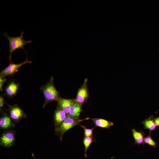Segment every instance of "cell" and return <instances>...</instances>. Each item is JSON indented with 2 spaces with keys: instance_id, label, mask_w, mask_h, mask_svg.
<instances>
[{
  "instance_id": "6da1fadb",
  "label": "cell",
  "mask_w": 159,
  "mask_h": 159,
  "mask_svg": "<svg viewBox=\"0 0 159 159\" xmlns=\"http://www.w3.org/2000/svg\"><path fill=\"white\" fill-rule=\"evenodd\" d=\"M45 99L43 107L48 103L54 101H58L61 97L59 92L56 90L54 84V78L52 76L48 82L40 88Z\"/></svg>"
},
{
  "instance_id": "7a4b0ae2",
  "label": "cell",
  "mask_w": 159,
  "mask_h": 159,
  "mask_svg": "<svg viewBox=\"0 0 159 159\" xmlns=\"http://www.w3.org/2000/svg\"><path fill=\"white\" fill-rule=\"evenodd\" d=\"M24 33L23 32H22L19 36L12 37L9 35L6 32H4L3 36L7 38L9 42V59L10 61L11 60L12 54L15 50L19 49L24 50V47L25 45L32 42V40H25L23 38Z\"/></svg>"
},
{
  "instance_id": "3957f363",
  "label": "cell",
  "mask_w": 159,
  "mask_h": 159,
  "mask_svg": "<svg viewBox=\"0 0 159 159\" xmlns=\"http://www.w3.org/2000/svg\"><path fill=\"white\" fill-rule=\"evenodd\" d=\"M85 120L81 119L79 117L67 116L61 125L55 129V134L57 135L62 141V137L67 130L74 127L80 125V123Z\"/></svg>"
},
{
  "instance_id": "277c9868",
  "label": "cell",
  "mask_w": 159,
  "mask_h": 159,
  "mask_svg": "<svg viewBox=\"0 0 159 159\" xmlns=\"http://www.w3.org/2000/svg\"><path fill=\"white\" fill-rule=\"evenodd\" d=\"M88 79L86 78L81 87L78 90L75 101L82 106L83 104L87 102L89 97V94L87 87Z\"/></svg>"
},
{
  "instance_id": "5b68a950",
  "label": "cell",
  "mask_w": 159,
  "mask_h": 159,
  "mask_svg": "<svg viewBox=\"0 0 159 159\" xmlns=\"http://www.w3.org/2000/svg\"><path fill=\"white\" fill-rule=\"evenodd\" d=\"M32 63V62L29 61L27 57L25 61L22 63L19 64L13 63L11 60L9 65L1 71L0 75V76L5 77L13 75L17 72L19 68L23 65L28 63Z\"/></svg>"
},
{
  "instance_id": "8992f818",
  "label": "cell",
  "mask_w": 159,
  "mask_h": 159,
  "mask_svg": "<svg viewBox=\"0 0 159 159\" xmlns=\"http://www.w3.org/2000/svg\"><path fill=\"white\" fill-rule=\"evenodd\" d=\"M15 140V134L13 131H6L1 136L0 144L5 147H10L13 145Z\"/></svg>"
},
{
  "instance_id": "52a82bcc",
  "label": "cell",
  "mask_w": 159,
  "mask_h": 159,
  "mask_svg": "<svg viewBox=\"0 0 159 159\" xmlns=\"http://www.w3.org/2000/svg\"><path fill=\"white\" fill-rule=\"evenodd\" d=\"M63 110L58 104L54 115V122L55 129L58 128L67 117Z\"/></svg>"
},
{
  "instance_id": "ba28073f",
  "label": "cell",
  "mask_w": 159,
  "mask_h": 159,
  "mask_svg": "<svg viewBox=\"0 0 159 159\" xmlns=\"http://www.w3.org/2000/svg\"><path fill=\"white\" fill-rule=\"evenodd\" d=\"M9 106L10 117L12 120L18 121L23 118L26 117L23 111L17 105Z\"/></svg>"
},
{
  "instance_id": "9c48e42d",
  "label": "cell",
  "mask_w": 159,
  "mask_h": 159,
  "mask_svg": "<svg viewBox=\"0 0 159 159\" xmlns=\"http://www.w3.org/2000/svg\"><path fill=\"white\" fill-rule=\"evenodd\" d=\"M57 102L58 104L65 112L67 116L74 102V99H65L61 97Z\"/></svg>"
},
{
  "instance_id": "30bf717a",
  "label": "cell",
  "mask_w": 159,
  "mask_h": 159,
  "mask_svg": "<svg viewBox=\"0 0 159 159\" xmlns=\"http://www.w3.org/2000/svg\"><path fill=\"white\" fill-rule=\"evenodd\" d=\"M91 119L96 127L109 129L114 125L112 122L103 119L97 118Z\"/></svg>"
},
{
  "instance_id": "8fae6325",
  "label": "cell",
  "mask_w": 159,
  "mask_h": 159,
  "mask_svg": "<svg viewBox=\"0 0 159 159\" xmlns=\"http://www.w3.org/2000/svg\"><path fill=\"white\" fill-rule=\"evenodd\" d=\"M132 135L135 140L134 144L142 145H144V140L145 134L144 132L140 131H138L135 128L131 130Z\"/></svg>"
},
{
  "instance_id": "7c38bea8",
  "label": "cell",
  "mask_w": 159,
  "mask_h": 159,
  "mask_svg": "<svg viewBox=\"0 0 159 159\" xmlns=\"http://www.w3.org/2000/svg\"><path fill=\"white\" fill-rule=\"evenodd\" d=\"M19 87L18 84L13 81L10 82L6 88V95L9 97L15 96L17 92Z\"/></svg>"
},
{
  "instance_id": "4fadbf2b",
  "label": "cell",
  "mask_w": 159,
  "mask_h": 159,
  "mask_svg": "<svg viewBox=\"0 0 159 159\" xmlns=\"http://www.w3.org/2000/svg\"><path fill=\"white\" fill-rule=\"evenodd\" d=\"M82 106L76 102L74 100V102L71 107L67 116L79 117L81 112L82 111Z\"/></svg>"
},
{
  "instance_id": "5bb4252c",
  "label": "cell",
  "mask_w": 159,
  "mask_h": 159,
  "mask_svg": "<svg viewBox=\"0 0 159 159\" xmlns=\"http://www.w3.org/2000/svg\"><path fill=\"white\" fill-rule=\"evenodd\" d=\"M154 118L153 116L151 115L142 122L144 129H148L150 132L155 130L157 126L155 124Z\"/></svg>"
},
{
  "instance_id": "9a60e30c",
  "label": "cell",
  "mask_w": 159,
  "mask_h": 159,
  "mask_svg": "<svg viewBox=\"0 0 159 159\" xmlns=\"http://www.w3.org/2000/svg\"><path fill=\"white\" fill-rule=\"evenodd\" d=\"M10 118L4 114L0 119V127L3 129H7L13 126Z\"/></svg>"
},
{
  "instance_id": "2e32d148",
  "label": "cell",
  "mask_w": 159,
  "mask_h": 159,
  "mask_svg": "<svg viewBox=\"0 0 159 159\" xmlns=\"http://www.w3.org/2000/svg\"><path fill=\"white\" fill-rule=\"evenodd\" d=\"M96 141V140L93 137H85L83 142L85 146V155L86 158H87V152L88 148L92 142Z\"/></svg>"
},
{
  "instance_id": "e0dca14e",
  "label": "cell",
  "mask_w": 159,
  "mask_h": 159,
  "mask_svg": "<svg viewBox=\"0 0 159 159\" xmlns=\"http://www.w3.org/2000/svg\"><path fill=\"white\" fill-rule=\"evenodd\" d=\"M151 132H150L149 135L146 137L144 138V143L150 145L153 147L156 148L158 145V143L154 141L151 137Z\"/></svg>"
},
{
  "instance_id": "ac0fdd59",
  "label": "cell",
  "mask_w": 159,
  "mask_h": 159,
  "mask_svg": "<svg viewBox=\"0 0 159 159\" xmlns=\"http://www.w3.org/2000/svg\"><path fill=\"white\" fill-rule=\"evenodd\" d=\"M80 126L82 127L84 130V134L85 137H93V131L95 127L91 129L87 128L86 126L80 124Z\"/></svg>"
},
{
  "instance_id": "d6986e66",
  "label": "cell",
  "mask_w": 159,
  "mask_h": 159,
  "mask_svg": "<svg viewBox=\"0 0 159 159\" xmlns=\"http://www.w3.org/2000/svg\"><path fill=\"white\" fill-rule=\"evenodd\" d=\"M6 81L5 77L0 76V89L1 91H2V87L4 83Z\"/></svg>"
},
{
  "instance_id": "ffe728a7",
  "label": "cell",
  "mask_w": 159,
  "mask_h": 159,
  "mask_svg": "<svg viewBox=\"0 0 159 159\" xmlns=\"http://www.w3.org/2000/svg\"><path fill=\"white\" fill-rule=\"evenodd\" d=\"M154 120L156 126H159V116L154 118Z\"/></svg>"
},
{
  "instance_id": "44dd1931",
  "label": "cell",
  "mask_w": 159,
  "mask_h": 159,
  "mask_svg": "<svg viewBox=\"0 0 159 159\" xmlns=\"http://www.w3.org/2000/svg\"><path fill=\"white\" fill-rule=\"evenodd\" d=\"M0 107H1L3 105V101H4V100L3 98L1 96H0Z\"/></svg>"
},
{
  "instance_id": "7402d4cb",
  "label": "cell",
  "mask_w": 159,
  "mask_h": 159,
  "mask_svg": "<svg viewBox=\"0 0 159 159\" xmlns=\"http://www.w3.org/2000/svg\"><path fill=\"white\" fill-rule=\"evenodd\" d=\"M114 157H112L110 159H113V158Z\"/></svg>"
}]
</instances>
